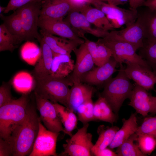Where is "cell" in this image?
<instances>
[{
  "instance_id": "6da1fadb",
  "label": "cell",
  "mask_w": 156,
  "mask_h": 156,
  "mask_svg": "<svg viewBox=\"0 0 156 156\" xmlns=\"http://www.w3.org/2000/svg\"><path fill=\"white\" fill-rule=\"evenodd\" d=\"M36 106L30 101L24 120L13 130L9 140L12 156H25L31 152L39 129V116Z\"/></svg>"
},
{
  "instance_id": "7a4b0ae2",
  "label": "cell",
  "mask_w": 156,
  "mask_h": 156,
  "mask_svg": "<svg viewBox=\"0 0 156 156\" xmlns=\"http://www.w3.org/2000/svg\"><path fill=\"white\" fill-rule=\"evenodd\" d=\"M34 79V93L53 103H59L68 107L69 87L73 84L68 76L59 78L49 75Z\"/></svg>"
},
{
  "instance_id": "3957f363",
  "label": "cell",
  "mask_w": 156,
  "mask_h": 156,
  "mask_svg": "<svg viewBox=\"0 0 156 156\" xmlns=\"http://www.w3.org/2000/svg\"><path fill=\"white\" fill-rule=\"evenodd\" d=\"M124 68L122 64L120 65L118 74L104 83L103 90L100 94L117 115L125 100L130 99L134 87L126 75Z\"/></svg>"
},
{
  "instance_id": "277c9868",
  "label": "cell",
  "mask_w": 156,
  "mask_h": 156,
  "mask_svg": "<svg viewBox=\"0 0 156 156\" xmlns=\"http://www.w3.org/2000/svg\"><path fill=\"white\" fill-rule=\"evenodd\" d=\"M30 101L29 94L24 93L18 99H13L0 107V138L9 143L12 131L25 118L26 108Z\"/></svg>"
},
{
  "instance_id": "5b68a950",
  "label": "cell",
  "mask_w": 156,
  "mask_h": 156,
  "mask_svg": "<svg viewBox=\"0 0 156 156\" xmlns=\"http://www.w3.org/2000/svg\"><path fill=\"white\" fill-rule=\"evenodd\" d=\"M98 41L111 50L112 56L119 65L123 63H135L151 68L146 62L136 53V51L132 45L116 38L110 31L104 37L99 38Z\"/></svg>"
},
{
  "instance_id": "8992f818",
  "label": "cell",
  "mask_w": 156,
  "mask_h": 156,
  "mask_svg": "<svg viewBox=\"0 0 156 156\" xmlns=\"http://www.w3.org/2000/svg\"><path fill=\"white\" fill-rule=\"evenodd\" d=\"M89 126L88 123L83 124L75 133L66 140V143L63 146L64 151L60 156H93L92 149L94 144L92 134L87 132Z\"/></svg>"
},
{
  "instance_id": "52a82bcc",
  "label": "cell",
  "mask_w": 156,
  "mask_h": 156,
  "mask_svg": "<svg viewBox=\"0 0 156 156\" xmlns=\"http://www.w3.org/2000/svg\"><path fill=\"white\" fill-rule=\"evenodd\" d=\"M42 1L30 3L16 10L21 20L24 40L36 38L38 40L41 37L38 27Z\"/></svg>"
},
{
  "instance_id": "ba28073f",
  "label": "cell",
  "mask_w": 156,
  "mask_h": 156,
  "mask_svg": "<svg viewBox=\"0 0 156 156\" xmlns=\"http://www.w3.org/2000/svg\"><path fill=\"white\" fill-rule=\"evenodd\" d=\"M60 133L51 131L42 125L39 117L38 132L29 156H57L56 146Z\"/></svg>"
},
{
  "instance_id": "9c48e42d",
  "label": "cell",
  "mask_w": 156,
  "mask_h": 156,
  "mask_svg": "<svg viewBox=\"0 0 156 156\" xmlns=\"http://www.w3.org/2000/svg\"><path fill=\"white\" fill-rule=\"evenodd\" d=\"M36 109L39 117L48 130L56 133L64 132V128L57 113L53 103L43 98L34 92Z\"/></svg>"
},
{
  "instance_id": "30bf717a",
  "label": "cell",
  "mask_w": 156,
  "mask_h": 156,
  "mask_svg": "<svg viewBox=\"0 0 156 156\" xmlns=\"http://www.w3.org/2000/svg\"><path fill=\"white\" fill-rule=\"evenodd\" d=\"M129 99L128 105L143 116H147L149 113L156 114V96H153L145 89L135 83Z\"/></svg>"
},
{
  "instance_id": "8fae6325",
  "label": "cell",
  "mask_w": 156,
  "mask_h": 156,
  "mask_svg": "<svg viewBox=\"0 0 156 156\" xmlns=\"http://www.w3.org/2000/svg\"><path fill=\"white\" fill-rule=\"evenodd\" d=\"M67 15L65 21L74 31L84 40L86 38L85 35L86 33L101 38L104 37L109 32L92 27L85 16L77 10L72 9Z\"/></svg>"
},
{
  "instance_id": "7c38bea8",
  "label": "cell",
  "mask_w": 156,
  "mask_h": 156,
  "mask_svg": "<svg viewBox=\"0 0 156 156\" xmlns=\"http://www.w3.org/2000/svg\"><path fill=\"white\" fill-rule=\"evenodd\" d=\"M126 64L124 71L130 79L147 91L154 88L156 83V74L151 68L135 63Z\"/></svg>"
},
{
  "instance_id": "4fadbf2b",
  "label": "cell",
  "mask_w": 156,
  "mask_h": 156,
  "mask_svg": "<svg viewBox=\"0 0 156 156\" xmlns=\"http://www.w3.org/2000/svg\"><path fill=\"white\" fill-rule=\"evenodd\" d=\"M73 52L76 56V62L72 74L68 77L73 84H77L81 83L82 75L91 70L95 64L85 42Z\"/></svg>"
},
{
  "instance_id": "5bb4252c",
  "label": "cell",
  "mask_w": 156,
  "mask_h": 156,
  "mask_svg": "<svg viewBox=\"0 0 156 156\" xmlns=\"http://www.w3.org/2000/svg\"><path fill=\"white\" fill-rule=\"evenodd\" d=\"M41 36L52 51L53 54H70L80 45L85 42L84 40H76L57 37L42 29Z\"/></svg>"
},
{
  "instance_id": "9a60e30c",
  "label": "cell",
  "mask_w": 156,
  "mask_h": 156,
  "mask_svg": "<svg viewBox=\"0 0 156 156\" xmlns=\"http://www.w3.org/2000/svg\"><path fill=\"white\" fill-rule=\"evenodd\" d=\"M117 64L112 56L104 64L97 66L84 74L81 77V82L91 86L104 84L117 71Z\"/></svg>"
},
{
  "instance_id": "2e32d148",
  "label": "cell",
  "mask_w": 156,
  "mask_h": 156,
  "mask_svg": "<svg viewBox=\"0 0 156 156\" xmlns=\"http://www.w3.org/2000/svg\"><path fill=\"white\" fill-rule=\"evenodd\" d=\"M38 26L41 29L54 35L70 40H84L80 37L69 24L63 19L39 18Z\"/></svg>"
},
{
  "instance_id": "e0dca14e",
  "label": "cell",
  "mask_w": 156,
  "mask_h": 156,
  "mask_svg": "<svg viewBox=\"0 0 156 156\" xmlns=\"http://www.w3.org/2000/svg\"><path fill=\"white\" fill-rule=\"evenodd\" d=\"M110 32L118 38L132 45L136 51L144 44V30L140 18L138 16L136 21L130 26L122 29Z\"/></svg>"
},
{
  "instance_id": "ac0fdd59",
  "label": "cell",
  "mask_w": 156,
  "mask_h": 156,
  "mask_svg": "<svg viewBox=\"0 0 156 156\" xmlns=\"http://www.w3.org/2000/svg\"><path fill=\"white\" fill-rule=\"evenodd\" d=\"M73 8L70 0H42L39 18L63 19Z\"/></svg>"
},
{
  "instance_id": "d6986e66",
  "label": "cell",
  "mask_w": 156,
  "mask_h": 156,
  "mask_svg": "<svg viewBox=\"0 0 156 156\" xmlns=\"http://www.w3.org/2000/svg\"><path fill=\"white\" fill-rule=\"evenodd\" d=\"M90 4L103 12L106 16H110L122 19L126 27L134 23L137 19L139 13L137 10L127 9L107 3L92 0Z\"/></svg>"
},
{
  "instance_id": "ffe728a7",
  "label": "cell",
  "mask_w": 156,
  "mask_h": 156,
  "mask_svg": "<svg viewBox=\"0 0 156 156\" xmlns=\"http://www.w3.org/2000/svg\"><path fill=\"white\" fill-rule=\"evenodd\" d=\"M38 41L40 45V53L38 61L32 72L34 79L50 75L53 58L52 51L41 36Z\"/></svg>"
},
{
  "instance_id": "44dd1931",
  "label": "cell",
  "mask_w": 156,
  "mask_h": 156,
  "mask_svg": "<svg viewBox=\"0 0 156 156\" xmlns=\"http://www.w3.org/2000/svg\"><path fill=\"white\" fill-rule=\"evenodd\" d=\"M93 88L86 83L73 84L70 89L68 100V107L76 113L77 108L92 98Z\"/></svg>"
},
{
  "instance_id": "7402d4cb",
  "label": "cell",
  "mask_w": 156,
  "mask_h": 156,
  "mask_svg": "<svg viewBox=\"0 0 156 156\" xmlns=\"http://www.w3.org/2000/svg\"><path fill=\"white\" fill-rule=\"evenodd\" d=\"M77 10L96 28L107 31L115 30L105 14L100 10L92 7L91 4L84 5Z\"/></svg>"
},
{
  "instance_id": "603a6c76",
  "label": "cell",
  "mask_w": 156,
  "mask_h": 156,
  "mask_svg": "<svg viewBox=\"0 0 156 156\" xmlns=\"http://www.w3.org/2000/svg\"><path fill=\"white\" fill-rule=\"evenodd\" d=\"M136 114L132 113L127 120H122L121 128L116 133L111 144L108 146L112 149L117 148L127 140L131 135L135 133L138 128Z\"/></svg>"
},
{
  "instance_id": "cb8c5ba5",
  "label": "cell",
  "mask_w": 156,
  "mask_h": 156,
  "mask_svg": "<svg viewBox=\"0 0 156 156\" xmlns=\"http://www.w3.org/2000/svg\"><path fill=\"white\" fill-rule=\"evenodd\" d=\"M74 66V62L71 56L53 55L50 75L59 78L67 77L73 72Z\"/></svg>"
},
{
  "instance_id": "d4e9b609",
  "label": "cell",
  "mask_w": 156,
  "mask_h": 156,
  "mask_svg": "<svg viewBox=\"0 0 156 156\" xmlns=\"http://www.w3.org/2000/svg\"><path fill=\"white\" fill-rule=\"evenodd\" d=\"M57 115L64 127V133L71 137L72 131L77 127L78 119L71 109L58 103H53Z\"/></svg>"
},
{
  "instance_id": "484cf974",
  "label": "cell",
  "mask_w": 156,
  "mask_h": 156,
  "mask_svg": "<svg viewBox=\"0 0 156 156\" xmlns=\"http://www.w3.org/2000/svg\"><path fill=\"white\" fill-rule=\"evenodd\" d=\"M139 15L143 29L144 40L156 41V11L148 8Z\"/></svg>"
},
{
  "instance_id": "4316f807",
  "label": "cell",
  "mask_w": 156,
  "mask_h": 156,
  "mask_svg": "<svg viewBox=\"0 0 156 156\" xmlns=\"http://www.w3.org/2000/svg\"><path fill=\"white\" fill-rule=\"evenodd\" d=\"M119 129V128L116 126L109 127L100 125L97 129L99 136L92 149V153L93 151L103 149L108 146Z\"/></svg>"
},
{
  "instance_id": "83f0119b",
  "label": "cell",
  "mask_w": 156,
  "mask_h": 156,
  "mask_svg": "<svg viewBox=\"0 0 156 156\" xmlns=\"http://www.w3.org/2000/svg\"><path fill=\"white\" fill-rule=\"evenodd\" d=\"M138 135L134 133L117 148L115 152L118 156H145L140 149L138 144L134 143Z\"/></svg>"
},
{
  "instance_id": "f1b7e54d",
  "label": "cell",
  "mask_w": 156,
  "mask_h": 156,
  "mask_svg": "<svg viewBox=\"0 0 156 156\" xmlns=\"http://www.w3.org/2000/svg\"><path fill=\"white\" fill-rule=\"evenodd\" d=\"M22 41L13 35L4 24L0 26V51H9L12 52Z\"/></svg>"
},
{
  "instance_id": "f546056e",
  "label": "cell",
  "mask_w": 156,
  "mask_h": 156,
  "mask_svg": "<svg viewBox=\"0 0 156 156\" xmlns=\"http://www.w3.org/2000/svg\"><path fill=\"white\" fill-rule=\"evenodd\" d=\"M139 49V55L156 74V41L144 40L143 46Z\"/></svg>"
},
{
  "instance_id": "4dcf8cb0",
  "label": "cell",
  "mask_w": 156,
  "mask_h": 156,
  "mask_svg": "<svg viewBox=\"0 0 156 156\" xmlns=\"http://www.w3.org/2000/svg\"><path fill=\"white\" fill-rule=\"evenodd\" d=\"M4 24L13 35L22 42L25 40L21 20L16 10L12 14L5 18Z\"/></svg>"
},
{
  "instance_id": "1f68e13d",
  "label": "cell",
  "mask_w": 156,
  "mask_h": 156,
  "mask_svg": "<svg viewBox=\"0 0 156 156\" xmlns=\"http://www.w3.org/2000/svg\"><path fill=\"white\" fill-rule=\"evenodd\" d=\"M94 105L91 98L77 108L76 113L78 120L83 125L91 121H95L93 114Z\"/></svg>"
},
{
  "instance_id": "d6a6232c",
  "label": "cell",
  "mask_w": 156,
  "mask_h": 156,
  "mask_svg": "<svg viewBox=\"0 0 156 156\" xmlns=\"http://www.w3.org/2000/svg\"><path fill=\"white\" fill-rule=\"evenodd\" d=\"M97 100L101 109V121L109 122L113 125L118 120L117 115L113 111L104 98L99 95Z\"/></svg>"
},
{
  "instance_id": "836d02e7",
  "label": "cell",
  "mask_w": 156,
  "mask_h": 156,
  "mask_svg": "<svg viewBox=\"0 0 156 156\" xmlns=\"http://www.w3.org/2000/svg\"><path fill=\"white\" fill-rule=\"evenodd\" d=\"M137 142L140 150L146 156L150 154L156 147V138L150 135H138Z\"/></svg>"
},
{
  "instance_id": "e575fe53",
  "label": "cell",
  "mask_w": 156,
  "mask_h": 156,
  "mask_svg": "<svg viewBox=\"0 0 156 156\" xmlns=\"http://www.w3.org/2000/svg\"><path fill=\"white\" fill-rule=\"evenodd\" d=\"M135 133L137 135H148L156 138V116L145 118Z\"/></svg>"
},
{
  "instance_id": "d590c367",
  "label": "cell",
  "mask_w": 156,
  "mask_h": 156,
  "mask_svg": "<svg viewBox=\"0 0 156 156\" xmlns=\"http://www.w3.org/2000/svg\"><path fill=\"white\" fill-rule=\"evenodd\" d=\"M96 42L97 47L95 64L97 66H100L109 61L112 56V53L111 50L103 43L98 40Z\"/></svg>"
},
{
  "instance_id": "8d00e7d4",
  "label": "cell",
  "mask_w": 156,
  "mask_h": 156,
  "mask_svg": "<svg viewBox=\"0 0 156 156\" xmlns=\"http://www.w3.org/2000/svg\"><path fill=\"white\" fill-rule=\"evenodd\" d=\"M13 99L10 81L3 82L0 87V107L10 102Z\"/></svg>"
},
{
  "instance_id": "74e56055",
  "label": "cell",
  "mask_w": 156,
  "mask_h": 156,
  "mask_svg": "<svg viewBox=\"0 0 156 156\" xmlns=\"http://www.w3.org/2000/svg\"><path fill=\"white\" fill-rule=\"evenodd\" d=\"M39 0H10L3 13L6 14L15 11L29 3Z\"/></svg>"
},
{
  "instance_id": "f35d334b",
  "label": "cell",
  "mask_w": 156,
  "mask_h": 156,
  "mask_svg": "<svg viewBox=\"0 0 156 156\" xmlns=\"http://www.w3.org/2000/svg\"><path fill=\"white\" fill-rule=\"evenodd\" d=\"M12 156V150L10 143L0 138V156Z\"/></svg>"
},
{
  "instance_id": "ab89813d",
  "label": "cell",
  "mask_w": 156,
  "mask_h": 156,
  "mask_svg": "<svg viewBox=\"0 0 156 156\" xmlns=\"http://www.w3.org/2000/svg\"><path fill=\"white\" fill-rule=\"evenodd\" d=\"M92 155L96 156H118L117 154L110 148H107L95 151L92 152Z\"/></svg>"
},
{
  "instance_id": "60d3db41",
  "label": "cell",
  "mask_w": 156,
  "mask_h": 156,
  "mask_svg": "<svg viewBox=\"0 0 156 156\" xmlns=\"http://www.w3.org/2000/svg\"><path fill=\"white\" fill-rule=\"evenodd\" d=\"M93 114L95 120L101 121V109L100 105L98 100L94 103Z\"/></svg>"
},
{
  "instance_id": "b9f144b4",
  "label": "cell",
  "mask_w": 156,
  "mask_h": 156,
  "mask_svg": "<svg viewBox=\"0 0 156 156\" xmlns=\"http://www.w3.org/2000/svg\"><path fill=\"white\" fill-rule=\"evenodd\" d=\"M146 0H129V8L132 10H137V9L143 6L144 2Z\"/></svg>"
},
{
  "instance_id": "7bdbcfd3",
  "label": "cell",
  "mask_w": 156,
  "mask_h": 156,
  "mask_svg": "<svg viewBox=\"0 0 156 156\" xmlns=\"http://www.w3.org/2000/svg\"><path fill=\"white\" fill-rule=\"evenodd\" d=\"M104 2L109 4L118 6L123 5L129 1V0H96Z\"/></svg>"
},
{
  "instance_id": "ee69618b",
  "label": "cell",
  "mask_w": 156,
  "mask_h": 156,
  "mask_svg": "<svg viewBox=\"0 0 156 156\" xmlns=\"http://www.w3.org/2000/svg\"><path fill=\"white\" fill-rule=\"evenodd\" d=\"M143 6L151 10L156 11V0H146Z\"/></svg>"
},
{
  "instance_id": "f6af8a7d",
  "label": "cell",
  "mask_w": 156,
  "mask_h": 156,
  "mask_svg": "<svg viewBox=\"0 0 156 156\" xmlns=\"http://www.w3.org/2000/svg\"><path fill=\"white\" fill-rule=\"evenodd\" d=\"M6 8V7H3L2 6H0V13L1 14L2 12H4Z\"/></svg>"
}]
</instances>
